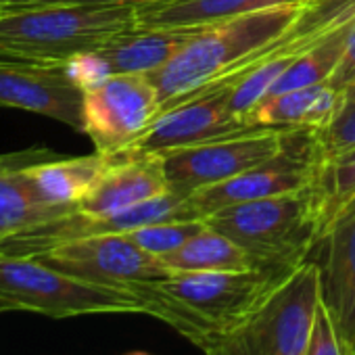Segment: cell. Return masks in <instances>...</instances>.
I'll use <instances>...</instances> for the list:
<instances>
[{"label": "cell", "mask_w": 355, "mask_h": 355, "mask_svg": "<svg viewBox=\"0 0 355 355\" xmlns=\"http://www.w3.org/2000/svg\"><path fill=\"white\" fill-rule=\"evenodd\" d=\"M293 270L261 266L245 272H173L159 280L130 284V288L144 303L146 315L195 343L241 326Z\"/></svg>", "instance_id": "obj_1"}, {"label": "cell", "mask_w": 355, "mask_h": 355, "mask_svg": "<svg viewBox=\"0 0 355 355\" xmlns=\"http://www.w3.org/2000/svg\"><path fill=\"white\" fill-rule=\"evenodd\" d=\"M307 0H293L201 28L171 61L150 73L161 111L199 94L232 67L274 42L303 13Z\"/></svg>", "instance_id": "obj_2"}, {"label": "cell", "mask_w": 355, "mask_h": 355, "mask_svg": "<svg viewBox=\"0 0 355 355\" xmlns=\"http://www.w3.org/2000/svg\"><path fill=\"white\" fill-rule=\"evenodd\" d=\"M136 28V7L51 5L0 11V59L65 65L96 51L113 36Z\"/></svg>", "instance_id": "obj_3"}, {"label": "cell", "mask_w": 355, "mask_h": 355, "mask_svg": "<svg viewBox=\"0 0 355 355\" xmlns=\"http://www.w3.org/2000/svg\"><path fill=\"white\" fill-rule=\"evenodd\" d=\"M320 301V268L305 259L249 320L193 345L203 355H307Z\"/></svg>", "instance_id": "obj_4"}, {"label": "cell", "mask_w": 355, "mask_h": 355, "mask_svg": "<svg viewBox=\"0 0 355 355\" xmlns=\"http://www.w3.org/2000/svg\"><path fill=\"white\" fill-rule=\"evenodd\" d=\"M28 311L63 320L98 313H144L130 286L92 282L40 259L0 255V313Z\"/></svg>", "instance_id": "obj_5"}, {"label": "cell", "mask_w": 355, "mask_h": 355, "mask_svg": "<svg viewBox=\"0 0 355 355\" xmlns=\"http://www.w3.org/2000/svg\"><path fill=\"white\" fill-rule=\"evenodd\" d=\"M205 222L247 249L259 266L297 268L318 245L313 187L228 205L209 214Z\"/></svg>", "instance_id": "obj_6"}, {"label": "cell", "mask_w": 355, "mask_h": 355, "mask_svg": "<svg viewBox=\"0 0 355 355\" xmlns=\"http://www.w3.org/2000/svg\"><path fill=\"white\" fill-rule=\"evenodd\" d=\"M293 130L295 128H255L163 153L161 157L169 191L191 197L201 189L241 175L276 157L284 148Z\"/></svg>", "instance_id": "obj_7"}, {"label": "cell", "mask_w": 355, "mask_h": 355, "mask_svg": "<svg viewBox=\"0 0 355 355\" xmlns=\"http://www.w3.org/2000/svg\"><path fill=\"white\" fill-rule=\"evenodd\" d=\"M320 167V157L313 140V130L295 128L284 148L266 163L234 175L226 182L201 189L191 195L199 216L205 220L209 214L239 203L259 201L268 197L299 193L313 187Z\"/></svg>", "instance_id": "obj_8"}, {"label": "cell", "mask_w": 355, "mask_h": 355, "mask_svg": "<svg viewBox=\"0 0 355 355\" xmlns=\"http://www.w3.org/2000/svg\"><path fill=\"white\" fill-rule=\"evenodd\" d=\"M161 113L150 76L113 73L84 92L82 121L98 153L111 155L132 144Z\"/></svg>", "instance_id": "obj_9"}, {"label": "cell", "mask_w": 355, "mask_h": 355, "mask_svg": "<svg viewBox=\"0 0 355 355\" xmlns=\"http://www.w3.org/2000/svg\"><path fill=\"white\" fill-rule=\"evenodd\" d=\"M32 259H40L55 270L113 286H130L171 274L159 257L140 249L125 234L69 241Z\"/></svg>", "instance_id": "obj_10"}, {"label": "cell", "mask_w": 355, "mask_h": 355, "mask_svg": "<svg viewBox=\"0 0 355 355\" xmlns=\"http://www.w3.org/2000/svg\"><path fill=\"white\" fill-rule=\"evenodd\" d=\"M247 130L255 128L230 107V90H214L163 109L125 150L163 155Z\"/></svg>", "instance_id": "obj_11"}, {"label": "cell", "mask_w": 355, "mask_h": 355, "mask_svg": "<svg viewBox=\"0 0 355 355\" xmlns=\"http://www.w3.org/2000/svg\"><path fill=\"white\" fill-rule=\"evenodd\" d=\"M82 103L84 92L63 65L0 59V107L46 115L84 132Z\"/></svg>", "instance_id": "obj_12"}, {"label": "cell", "mask_w": 355, "mask_h": 355, "mask_svg": "<svg viewBox=\"0 0 355 355\" xmlns=\"http://www.w3.org/2000/svg\"><path fill=\"white\" fill-rule=\"evenodd\" d=\"M322 301L336 326L345 353L355 351V201L318 241Z\"/></svg>", "instance_id": "obj_13"}, {"label": "cell", "mask_w": 355, "mask_h": 355, "mask_svg": "<svg viewBox=\"0 0 355 355\" xmlns=\"http://www.w3.org/2000/svg\"><path fill=\"white\" fill-rule=\"evenodd\" d=\"M169 193L163 157L157 153L117 150L109 155V167L92 191L80 201L78 211L107 216Z\"/></svg>", "instance_id": "obj_14"}, {"label": "cell", "mask_w": 355, "mask_h": 355, "mask_svg": "<svg viewBox=\"0 0 355 355\" xmlns=\"http://www.w3.org/2000/svg\"><path fill=\"white\" fill-rule=\"evenodd\" d=\"M201 28H132L125 30L96 53L107 61L111 73H144L159 71L175 57Z\"/></svg>", "instance_id": "obj_15"}, {"label": "cell", "mask_w": 355, "mask_h": 355, "mask_svg": "<svg viewBox=\"0 0 355 355\" xmlns=\"http://www.w3.org/2000/svg\"><path fill=\"white\" fill-rule=\"evenodd\" d=\"M109 167V155L92 153L71 159H51L26 167V178L36 197L49 205L78 209L80 201L92 191Z\"/></svg>", "instance_id": "obj_16"}, {"label": "cell", "mask_w": 355, "mask_h": 355, "mask_svg": "<svg viewBox=\"0 0 355 355\" xmlns=\"http://www.w3.org/2000/svg\"><path fill=\"white\" fill-rule=\"evenodd\" d=\"M293 0H153L136 7V28H207Z\"/></svg>", "instance_id": "obj_17"}, {"label": "cell", "mask_w": 355, "mask_h": 355, "mask_svg": "<svg viewBox=\"0 0 355 355\" xmlns=\"http://www.w3.org/2000/svg\"><path fill=\"white\" fill-rule=\"evenodd\" d=\"M169 272H245L261 268L257 259L209 224L173 253L161 257Z\"/></svg>", "instance_id": "obj_18"}, {"label": "cell", "mask_w": 355, "mask_h": 355, "mask_svg": "<svg viewBox=\"0 0 355 355\" xmlns=\"http://www.w3.org/2000/svg\"><path fill=\"white\" fill-rule=\"evenodd\" d=\"M71 211L76 209L40 201L24 169L0 173V243Z\"/></svg>", "instance_id": "obj_19"}, {"label": "cell", "mask_w": 355, "mask_h": 355, "mask_svg": "<svg viewBox=\"0 0 355 355\" xmlns=\"http://www.w3.org/2000/svg\"><path fill=\"white\" fill-rule=\"evenodd\" d=\"M355 201V146L320 161L313 182V211L318 241L330 230L338 216Z\"/></svg>", "instance_id": "obj_20"}, {"label": "cell", "mask_w": 355, "mask_h": 355, "mask_svg": "<svg viewBox=\"0 0 355 355\" xmlns=\"http://www.w3.org/2000/svg\"><path fill=\"white\" fill-rule=\"evenodd\" d=\"M351 30L353 28H347V30H340V32L332 34L324 42L313 46L309 53L299 57L274 82V86L270 88L268 96L280 94V92H286V90H295V88H307V86H315V84L328 82V78L332 76V71H334V67H336L343 51H345L347 36H349Z\"/></svg>", "instance_id": "obj_21"}, {"label": "cell", "mask_w": 355, "mask_h": 355, "mask_svg": "<svg viewBox=\"0 0 355 355\" xmlns=\"http://www.w3.org/2000/svg\"><path fill=\"white\" fill-rule=\"evenodd\" d=\"M324 84L295 88V90L280 92V94L266 96L257 107H253L245 115V119L251 128H305L309 130L311 107Z\"/></svg>", "instance_id": "obj_22"}, {"label": "cell", "mask_w": 355, "mask_h": 355, "mask_svg": "<svg viewBox=\"0 0 355 355\" xmlns=\"http://www.w3.org/2000/svg\"><path fill=\"white\" fill-rule=\"evenodd\" d=\"M320 161L332 159L355 146V84L340 90V101L332 119L313 132Z\"/></svg>", "instance_id": "obj_23"}, {"label": "cell", "mask_w": 355, "mask_h": 355, "mask_svg": "<svg viewBox=\"0 0 355 355\" xmlns=\"http://www.w3.org/2000/svg\"><path fill=\"white\" fill-rule=\"evenodd\" d=\"M205 226H207V222L203 218L173 220V222H159V224H150V226L132 230L125 236L132 243H136L140 249H144L146 253L161 259L163 255L180 249L184 243H189L193 236H197Z\"/></svg>", "instance_id": "obj_24"}, {"label": "cell", "mask_w": 355, "mask_h": 355, "mask_svg": "<svg viewBox=\"0 0 355 355\" xmlns=\"http://www.w3.org/2000/svg\"><path fill=\"white\" fill-rule=\"evenodd\" d=\"M65 71L69 76V80L82 90H90L96 88L98 84H103L107 78H111V67L107 65V61L96 53V51H88V53H80L76 57H71L65 65Z\"/></svg>", "instance_id": "obj_25"}, {"label": "cell", "mask_w": 355, "mask_h": 355, "mask_svg": "<svg viewBox=\"0 0 355 355\" xmlns=\"http://www.w3.org/2000/svg\"><path fill=\"white\" fill-rule=\"evenodd\" d=\"M307 355H347L343 340L336 332V326H334L324 301H320V305H318Z\"/></svg>", "instance_id": "obj_26"}, {"label": "cell", "mask_w": 355, "mask_h": 355, "mask_svg": "<svg viewBox=\"0 0 355 355\" xmlns=\"http://www.w3.org/2000/svg\"><path fill=\"white\" fill-rule=\"evenodd\" d=\"M57 157H59V155H57L53 148L44 146V144L30 146V148L15 150V153H0V173L17 171V169H26V167L36 165V163L57 159Z\"/></svg>", "instance_id": "obj_27"}, {"label": "cell", "mask_w": 355, "mask_h": 355, "mask_svg": "<svg viewBox=\"0 0 355 355\" xmlns=\"http://www.w3.org/2000/svg\"><path fill=\"white\" fill-rule=\"evenodd\" d=\"M328 84L334 90H345L347 86L355 84V26L347 36L345 51H343L332 76L328 78Z\"/></svg>", "instance_id": "obj_28"}, {"label": "cell", "mask_w": 355, "mask_h": 355, "mask_svg": "<svg viewBox=\"0 0 355 355\" xmlns=\"http://www.w3.org/2000/svg\"><path fill=\"white\" fill-rule=\"evenodd\" d=\"M153 0H13L3 11H19V9H34V7H51V5H128L138 7Z\"/></svg>", "instance_id": "obj_29"}, {"label": "cell", "mask_w": 355, "mask_h": 355, "mask_svg": "<svg viewBox=\"0 0 355 355\" xmlns=\"http://www.w3.org/2000/svg\"><path fill=\"white\" fill-rule=\"evenodd\" d=\"M11 3H13V0H0V11H3V9H5L7 5H11Z\"/></svg>", "instance_id": "obj_30"}, {"label": "cell", "mask_w": 355, "mask_h": 355, "mask_svg": "<svg viewBox=\"0 0 355 355\" xmlns=\"http://www.w3.org/2000/svg\"><path fill=\"white\" fill-rule=\"evenodd\" d=\"M128 355H148V353H142V351H132V353H128Z\"/></svg>", "instance_id": "obj_31"}, {"label": "cell", "mask_w": 355, "mask_h": 355, "mask_svg": "<svg viewBox=\"0 0 355 355\" xmlns=\"http://www.w3.org/2000/svg\"><path fill=\"white\" fill-rule=\"evenodd\" d=\"M353 355H355V351H353Z\"/></svg>", "instance_id": "obj_32"}]
</instances>
